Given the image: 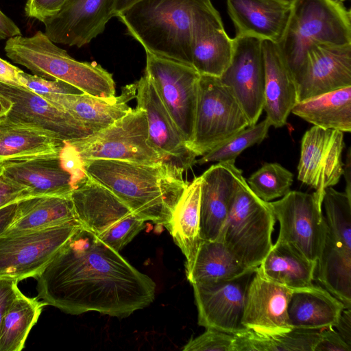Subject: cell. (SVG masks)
Listing matches in <instances>:
<instances>
[{
    "label": "cell",
    "mask_w": 351,
    "mask_h": 351,
    "mask_svg": "<svg viewBox=\"0 0 351 351\" xmlns=\"http://www.w3.org/2000/svg\"><path fill=\"white\" fill-rule=\"evenodd\" d=\"M265 66L263 110L271 126L278 128L287 123L298 102L294 77L274 43L262 42Z\"/></svg>",
    "instance_id": "484cf974"
},
{
    "label": "cell",
    "mask_w": 351,
    "mask_h": 351,
    "mask_svg": "<svg viewBox=\"0 0 351 351\" xmlns=\"http://www.w3.org/2000/svg\"><path fill=\"white\" fill-rule=\"evenodd\" d=\"M325 129L351 131V86L297 102L291 112Z\"/></svg>",
    "instance_id": "1f68e13d"
},
{
    "label": "cell",
    "mask_w": 351,
    "mask_h": 351,
    "mask_svg": "<svg viewBox=\"0 0 351 351\" xmlns=\"http://www.w3.org/2000/svg\"><path fill=\"white\" fill-rule=\"evenodd\" d=\"M331 1L335 3H337V4H343V2L346 1V0H330Z\"/></svg>",
    "instance_id": "11a10c76"
},
{
    "label": "cell",
    "mask_w": 351,
    "mask_h": 351,
    "mask_svg": "<svg viewBox=\"0 0 351 351\" xmlns=\"http://www.w3.org/2000/svg\"><path fill=\"white\" fill-rule=\"evenodd\" d=\"M140 0H116L114 4V17L118 13L132 5Z\"/></svg>",
    "instance_id": "f5cc1de1"
},
{
    "label": "cell",
    "mask_w": 351,
    "mask_h": 351,
    "mask_svg": "<svg viewBox=\"0 0 351 351\" xmlns=\"http://www.w3.org/2000/svg\"><path fill=\"white\" fill-rule=\"evenodd\" d=\"M83 161L86 174L111 191L134 215L166 228L189 184L183 177L185 169L170 161Z\"/></svg>",
    "instance_id": "7a4b0ae2"
},
{
    "label": "cell",
    "mask_w": 351,
    "mask_h": 351,
    "mask_svg": "<svg viewBox=\"0 0 351 351\" xmlns=\"http://www.w3.org/2000/svg\"><path fill=\"white\" fill-rule=\"evenodd\" d=\"M5 55L34 75L64 82L84 93L99 98L115 97L112 73L95 62L75 60L51 41L42 31L33 36H16L8 39Z\"/></svg>",
    "instance_id": "277c9868"
},
{
    "label": "cell",
    "mask_w": 351,
    "mask_h": 351,
    "mask_svg": "<svg viewBox=\"0 0 351 351\" xmlns=\"http://www.w3.org/2000/svg\"><path fill=\"white\" fill-rule=\"evenodd\" d=\"M248 126L231 89L219 77L201 75L189 149L196 156H202Z\"/></svg>",
    "instance_id": "52a82bcc"
},
{
    "label": "cell",
    "mask_w": 351,
    "mask_h": 351,
    "mask_svg": "<svg viewBox=\"0 0 351 351\" xmlns=\"http://www.w3.org/2000/svg\"><path fill=\"white\" fill-rule=\"evenodd\" d=\"M270 124L263 121L248 126L218 145L195 161L199 165L235 160L245 149L261 143L267 136Z\"/></svg>",
    "instance_id": "8d00e7d4"
},
{
    "label": "cell",
    "mask_w": 351,
    "mask_h": 351,
    "mask_svg": "<svg viewBox=\"0 0 351 351\" xmlns=\"http://www.w3.org/2000/svg\"><path fill=\"white\" fill-rule=\"evenodd\" d=\"M293 174L276 162L264 163L247 179V184L261 199L269 202L291 191Z\"/></svg>",
    "instance_id": "74e56055"
},
{
    "label": "cell",
    "mask_w": 351,
    "mask_h": 351,
    "mask_svg": "<svg viewBox=\"0 0 351 351\" xmlns=\"http://www.w3.org/2000/svg\"><path fill=\"white\" fill-rule=\"evenodd\" d=\"M316 265L289 245L276 241L256 269L266 278L294 291L314 285Z\"/></svg>",
    "instance_id": "f546056e"
},
{
    "label": "cell",
    "mask_w": 351,
    "mask_h": 351,
    "mask_svg": "<svg viewBox=\"0 0 351 351\" xmlns=\"http://www.w3.org/2000/svg\"><path fill=\"white\" fill-rule=\"evenodd\" d=\"M344 304L320 285L294 291L288 315L291 329L321 330L337 324Z\"/></svg>",
    "instance_id": "4316f807"
},
{
    "label": "cell",
    "mask_w": 351,
    "mask_h": 351,
    "mask_svg": "<svg viewBox=\"0 0 351 351\" xmlns=\"http://www.w3.org/2000/svg\"><path fill=\"white\" fill-rule=\"evenodd\" d=\"M70 197L77 221L97 237L133 213L111 191L87 174Z\"/></svg>",
    "instance_id": "cb8c5ba5"
},
{
    "label": "cell",
    "mask_w": 351,
    "mask_h": 351,
    "mask_svg": "<svg viewBox=\"0 0 351 351\" xmlns=\"http://www.w3.org/2000/svg\"><path fill=\"white\" fill-rule=\"evenodd\" d=\"M20 35L22 33L16 24L0 10V40H8Z\"/></svg>",
    "instance_id": "c3c4849f"
},
{
    "label": "cell",
    "mask_w": 351,
    "mask_h": 351,
    "mask_svg": "<svg viewBox=\"0 0 351 351\" xmlns=\"http://www.w3.org/2000/svg\"><path fill=\"white\" fill-rule=\"evenodd\" d=\"M136 82L122 88L119 96L99 98L86 93L40 95L67 112L92 133L101 130L130 112L128 103L136 97Z\"/></svg>",
    "instance_id": "603a6c76"
},
{
    "label": "cell",
    "mask_w": 351,
    "mask_h": 351,
    "mask_svg": "<svg viewBox=\"0 0 351 351\" xmlns=\"http://www.w3.org/2000/svg\"><path fill=\"white\" fill-rule=\"evenodd\" d=\"M200 176L189 182L167 227L186 258V272L192 267L202 242L199 235Z\"/></svg>",
    "instance_id": "4dcf8cb0"
},
{
    "label": "cell",
    "mask_w": 351,
    "mask_h": 351,
    "mask_svg": "<svg viewBox=\"0 0 351 351\" xmlns=\"http://www.w3.org/2000/svg\"><path fill=\"white\" fill-rule=\"evenodd\" d=\"M0 96L10 103L3 117L11 123L41 130L64 142L92 134L69 113L22 85L0 81Z\"/></svg>",
    "instance_id": "7c38bea8"
},
{
    "label": "cell",
    "mask_w": 351,
    "mask_h": 351,
    "mask_svg": "<svg viewBox=\"0 0 351 351\" xmlns=\"http://www.w3.org/2000/svg\"><path fill=\"white\" fill-rule=\"evenodd\" d=\"M60 155L62 165L64 169L71 173L75 187L86 176L84 161L77 149L69 142H65Z\"/></svg>",
    "instance_id": "b9f144b4"
},
{
    "label": "cell",
    "mask_w": 351,
    "mask_h": 351,
    "mask_svg": "<svg viewBox=\"0 0 351 351\" xmlns=\"http://www.w3.org/2000/svg\"><path fill=\"white\" fill-rule=\"evenodd\" d=\"M254 271L242 265L223 242L217 239L202 241L186 275L191 285L209 284L233 280Z\"/></svg>",
    "instance_id": "836d02e7"
},
{
    "label": "cell",
    "mask_w": 351,
    "mask_h": 351,
    "mask_svg": "<svg viewBox=\"0 0 351 351\" xmlns=\"http://www.w3.org/2000/svg\"><path fill=\"white\" fill-rule=\"evenodd\" d=\"M21 69L0 58V77L10 83L18 84L17 74Z\"/></svg>",
    "instance_id": "f907efd6"
},
{
    "label": "cell",
    "mask_w": 351,
    "mask_h": 351,
    "mask_svg": "<svg viewBox=\"0 0 351 351\" xmlns=\"http://www.w3.org/2000/svg\"><path fill=\"white\" fill-rule=\"evenodd\" d=\"M254 272L227 281L192 285L198 324L234 335L247 330L241 319L247 288Z\"/></svg>",
    "instance_id": "9a60e30c"
},
{
    "label": "cell",
    "mask_w": 351,
    "mask_h": 351,
    "mask_svg": "<svg viewBox=\"0 0 351 351\" xmlns=\"http://www.w3.org/2000/svg\"><path fill=\"white\" fill-rule=\"evenodd\" d=\"M320 330L292 329L275 335L250 330L234 335L233 351H313Z\"/></svg>",
    "instance_id": "d590c367"
},
{
    "label": "cell",
    "mask_w": 351,
    "mask_h": 351,
    "mask_svg": "<svg viewBox=\"0 0 351 351\" xmlns=\"http://www.w3.org/2000/svg\"><path fill=\"white\" fill-rule=\"evenodd\" d=\"M36 297L71 315L124 318L149 306L156 285L81 226L35 278Z\"/></svg>",
    "instance_id": "6da1fadb"
},
{
    "label": "cell",
    "mask_w": 351,
    "mask_h": 351,
    "mask_svg": "<svg viewBox=\"0 0 351 351\" xmlns=\"http://www.w3.org/2000/svg\"><path fill=\"white\" fill-rule=\"evenodd\" d=\"M145 222L132 213L96 237L110 248L119 252L144 229Z\"/></svg>",
    "instance_id": "f35d334b"
},
{
    "label": "cell",
    "mask_w": 351,
    "mask_h": 351,
    "mask_svg": "<svg viewBox=\"0 0 351 351\" xmlns=\"http://www.w3.org/2000/svg\"><path fill=\"white\" fill-rule=\"evenodd\" d=\"M233 50L234 38L227 34L216 9L195 23L191 33V63L201 75L219 77L229 65Z\"/></svg>",
    "instance_id": "d4e9b609"
},
{
    "label": "cell",
    "mask_w": 351,
    "mask_h": 351,
    "mask_svg": "<svg viewBox=\"0 0 351 351\" xmlns=\"http://www.w3.org/2000/svg\"><path fill=\"white\" fill-rule=\"evenodd\" d=\"M214 10L210 0H140L115 17L145 52L192 65L193 27Z\"/></svg>",
    "instance_id": "3957f363"
},
{
    "label": "cell",
    "mask_w": 351,
    "mask_h": 351,
    "mask_svg": "<svg viewBox=\"0 0 351 351\" xmlns=\"http://www.w3.org/2000/svg\"><path fill=\"white\" fill-rule=\"evenodd\" d=\"M0 81L4 82L1 77H0Z\"/></svg>",
    "instance_id": "9f6ffc18"
},
{
    "label": "cell",
    "mask_w": 351,
    "mask_h": 351,
    "mask_svg": "<svg viewBox=\"0 0 351 351\" xmlns=\"http://www.w3.org/2000/svg\"><path fill=\"white\" fill-rule=\"evenodd\" d=\"M17 81L33 92L38 94H80L81 90L60 80H47L36 75H31L21 70L17 74Z\"/></svg>",
    "instance_id": "60d3db41"
},
{
    "label": "cell",
    "mask_w": 351,
    "mask_h": 351,
    "mask_svg": "<svg viewBox=\"0 0 351 351\" xmlns=\"http://www.w3.org/2000/svg\"><path fill=\"white\" fill-rule=\"evenodd\" d=\"M242 171L235 160L219 162L200 176L199 235L217 240L228 217Z\"/></svg>",
    "instance_id": "ffe728a7"
},
{
    "label": "cell",
    "mask_w": 351,
    "mask_h": 351,
    "mask_svg": "<svg viewBox=\"0 0 351 351\" xmlns=\"http://www.w3.org/2000/svg\"><path fill=\"white\" fill-rule=\"evenodd\" d=\"M279 223L277 241L285 243L306 259L317 263L326 232L322 203L314 194L290 191L267 202Z\"/></svg>",
    "instance_id": "8fae6325"
},
{
    "label": "cell",
    "mask_w": 351,
    "mask_h": 351,
    "mask_svg": "<svg viewBox=\"0 0 351 351\" xmlns=\"http://www.w3.org/2000/svg\"><path fill=\"white\" fill-rule=\"evenodd\" d=\"M313 351H351L338 332L332 328L319 331V335Z\"/></svg>",
    "instance_id": "f6af8a7d"
},
{
    "label": "cell",
    "mask_w": 351,
    "mask_h": 351,
    "mask_svg": "<svg viewBox=\"0 0 351 351\" xmlns=\"http://www.w3.org/2000/svg\"><path fill=\"white\" fill-rule=\"evenodd\" d=\"M234 335L214 328L206 330L190 339L184 346V351H233Z\"/></svg>",
    "instance_id": "ab89813d"
},
{
    "label": "cell",
    "mask_w": 351,
    "mask_h": 351,
    "mask_svg": "<svg viewBox=\"0 0 351 351\" xmlns=\"http://www.w3.org/2000/svg\"><path fill=\"white\" fill-rule=\"evenodd\" d=\"M70 143L83 160L105 159L144 164L165 161L151 145L145 112L137 106L107 128Z\"/></svg>",
    "instance_id": "ba28073f"
},
{
    "label": "cell",
    "mask_w": 351,
    "mask_h": 351,
    "mask_svg": "<svg viewBox=\"0 0 351 351\" xmlns=\"http://www.w3.org/2000/svg\"><path fill=\"white\" fill-rule=\"evenodd\" d=\"M68 0H26L25 13L29 18L43 23L58 13Z\"/></svg>",
    "instance_id": "7bdbcfd3"
},
{
    "label": "cell",
    "mask_w": 351,
    "mask_h": 351,
    "mask_svg": "<svg viewBox=\"0 0 351 351\" xmlns=\"http://www.w3.org/2000/svg\"><path fill=\"white\" fill-rule=\"evenodd\" d=\"M10 103L0 96V117H4L10 108Z\"/></svg>",
    "instance_id": "db71d44e"
},
{
    "label": "cell",
    "mask_w": 351,
    "mask_h": 351,
    "mask_svg": "<svg viewBox=\"0 0 351 351\" xmlns=\"http://www.w3.org/2000/svg\"><path fill=\"white\" fill-rule=\"evenodd\" d=\"M343 132L336 130L313 125L302 138L298 179L315 189L313 194L322 203L325 189L343 175Z\"/></svg>",
    "instance_id": "5bb4252c"
},
{
    "label": "cell",
    "mask_w": 351,
    "mask_h": 351,
    "mask_svg": "<svg viewBox=\"0 0 351 351\" xmlns=\"http://www.w3.org/2000/svg\"><path fill=\"white\" fill-rule=\"evenodd\" d=\"M262 42L252 37L235 36L231 61L219 77L232 91L250 126L257 123L263 110L265 66Z\"/></svg>",
    "instance_id": "4fadbf2b"
},
{
    "label": "cell",
    "mask_w": 351,
    "mask_h": 351,
    "mask_svg": "<svg viewBox=\"0 0 351 351\" xmlns=\"http://www.w3.org/2000/svg\"><path fill=\"white\" fill-rule=\"evenodd\" d=\"M17 281L0 278V329L2 320L10 305L21 292Z\"/></svg>",
    "instance_id": "bcb514c9"
},
{
    "label": "cell",
    "mask_w": 351,
    "mask_h": 351,
    "mask_svg": "<svg viewBox=\"0 0 351 351\" xmlns=\"http://www.w3.org/2000/svg\"><path fill=\"white\" fill-rule=\"evenodd\" d=\"M137 107L145 114L149 141L160 157L186 169L197 157L187 147L182 134L160 99L149 76L136 81Z\"/></svg>",
    "instance_id": "ac0fdd59"
},
{
    "label": "cell",
    "mask_w": 351,
    "mask_h": 351,
    "mask_svg": "<svg viewBox=\"0 0 351 351\" xmlns=\"http://www.w3.org/2000/svg\"><path fill=\"white\" fill-rule=\"evenodd\" d=\"M17 202H14L0 208V234L3 233L14 220Z\"/></svg>",
    "instance_id": "681fc988"
},
{
    "label": "cell",
    "mask_w": 351,
    "mask_h": 351,
    "mask_svg": "<svg viewBox=\"0 0 351 351\" xmlns=\"http://www.w3.org/2000/svg\"><path fill=\"white\" fill-rule=\"evenodd\" d=\"M29 197L32 195L25 187L7 178L0 170V208Z\"/></svg>",
    "instance_id": "ee69618b"
},
{
    "label": "cell",
    "mask_w": 351,
    "mask_h": 351,
    "mask_svg": "<svg viewBox=\"0 0 351 351\" xmlns=\"http://www.w3.org/2000/svg\"><path fill=\"white\" fill-rule=\"evenodd\" d=\"M351 44V13L343 4L330 0H293L288 24L276 44L295 75L313 44Z\"/></svg>",
    "instance_id": "5b68a950"
},
{
    "label": "cell",
    "mask_w": 351,
    "mask_h": 351,
    "mask_svg": "<svg viewBox=\"0 0 351 351\" xmlns=\"http://www.w3.org/2000/svg\"><path fill=\"white\" fill-rule=\"evenodd\" d=\"M45 303L21 291L3 316L0 329V351H21L29 333L36 324Z\"/></svg>",
    "instance_id": "e575fe53"
},
{
    "label": "cell",
    "mask_w": 351,
    "mask_h": 351,
    "mask_svg": "<svg viewBox=\"0 0 351 351\" xmlns=\"http://www.w3.org/2000/svg\"><path fill=\"white\" fill-rule=\"evenodd\" d=\"M293 291L255 269L247 288L242 325L263 335L291 331L288 306Z\"/></svg>",
    "instance_id": "d6986e66"
},
{
    "label": "cell",
    "mask_w": 351,
    "mask_h": 351,
    "mask_svg": "<svg viewBox=\"0 0 351 351\" xmlns=\"http://www.w3.org/2000/svg\"><path fill=\"white\" fill-rule=\"evenodd\" d=\"M60 152L10 160L1 164L0 170L32 196H70L75 186Z\"/></svg>",
    "instance_id": "7402d4cb"
},
{
    "label": "cell",
    "mask_w": 351,
    "mask_h": 351,
    "mask_svg": "<svg viewBox=\"0 0 351 351\" xmlns=\"http://www.w3.org/2000/svg\"><path fill=\"white\" fill-rule=\"evenodd\" d=\"M288 1H293V0H288Z\"/></svg>",
    "instance_id": "6f0895ef"
},
{
    "label": "cell",
    "mask_w": 351,
    "mask_h": 351,
    "mask_svg": "<svg viewBox=\"0 0 351 351\" xmlns=\"http://www.w3.org/2000/svg\"><path fill=\"white\" fill-rule=\"evenodd\" d=\"M80 227L77 221L39 230L0 234V278H36Z\"/></svg>",
    "instance_id": "9c48e42d"
},
{
    "label": "cell",
    "mask_w": 351,
    "mask_h": 351,
    "mask_svg": "<svg viewBox=\"0 0 351 351\" xmlns=\"http://www.w3.org/2000/svg\"><path fill=\"white\" fill-rule=\"evenodd\" d=\"M276 219L267 202L250 189L242 174L217 239L245 267L255 270L263 261L272 242Z\"/></svg>",
    "instance_id": "8992f818"
},
{
    "label": "cell",
    "mask_w": 351,
    "mask_h": 351,
    "mask_svg": "<svg viewBox=\"0 0 351 351\" xmlns=\"http://www.w3.org/2000/svg\"><path fill=\"white\" fill-rule=\"evenodd\" d=\"M74 221L70 196H32L17 202L14 220L2 234L36 231Z\"/></svg>",
    "instance_id": "f1b7e54d"
},
{
    "label": "cell",
    "mask_w": 351,
    "mask_h": 351,
    "mask_svg": "<svg viewBox=\"0 0 351 351\" xmlns=\"http://www.w3.org/2000/svg\"><path fill=\"white\" fill-rule=\"evenodd\" d=\"M351 154H350V147L348 148L347 152V158L346 165L343 167V174L345 176L346 180V191L345 193L350 197H351V176H350V169H351Z\"/></svg>",
    "instance_id": "816d5d0a"
},
{
    "label": "cell",
    "mask_w": 351,
    "mask_h": 351,
    "mask_svg": "<svg viewBox=\"0 0 351 351\" xmlns=\"http://www.w3.org/2000/svg\"><path fill=\"white\" fill-rule=\"evenodd\" d=\"M315 280L346 308L351 307V243L331 235L326 227Z\"/></svg>",
    "instance_id": "83f0119b"
},
{
    "label": "cell",
    "mask_w": 351,
    "mask_h": 351,
    "mask_svg": "<svg viewBox=\"0 0 351 351\" xmlns=\"http://www.w3.org/2000/svg\"><path fill=\"white\" fill-rule=\"evenodd\" d=\"M146 53L149 76L189 149L201 75L189 64Z\"/></svg>",
    "instance_id": "30bf717a"
},
{
    "label": "cell",
    "mask_w": 351,
    "mask_h": 351,
    "mask_svg": "<svg viewBox=\"0 0 351 351\" xmlns=\"http://www.w3.org/2000/svg\"><path fill=\"white\" fill-rule=\"evenodd\" d=\"M298 102L351 86V44L315 43L295 75Z\"/></svg>",
    "instance_id": "2e32d148"
},
{
    "label": "cell",
    "mask_w": 351,
    "mask_h": 351,
    "mask_svg": "<svg viewBox=\"0 0 351 351\" xmlns=\"http://www.w3.org/2000/svg\"><path fill=\"white\" fill-rule=\"evenodd\" d=\"M345 342L351 346V309L344 308L334 326Z\"/></svg>",
    "instance_id": "7dc6e473"
},
{
    "label": "cell",
    "mask_w": 351,
    "mask_h": 351,
    "mask_svg": "<svg viewBox=\"0 0 351 351\" xmlns=\"http://www.w3.org/2000/svg\"><path fill=\"white\" fill-rule=\"evenodd\" d=\"M288 0H227L228 13L237 37H252L278 44L291 14Z\"/></svg>",
    "instance_id": "44dd1931"
},
{
    "label": "cell",
    "mask_w": 351,
    "mask_h": 351,
    "mask_svg": "<svg viewBox=\"0 0 351 351\" xmlns=\"http://www.w3.org/2000/svg\"><path fill=\"white\" fill-rule=\"evenodd\" d=\"M116 0H68L47 19L44 33L56 44L81 47L104 31L114 17Z\"/></svg>",
    "instance_id": "e0dca14e"
},
{
    "label": "cell",
    "mask_w": 351,
    "mask_h": 351,
    "mask_svg": "<svg viewBox=\"0 0 351 351\" xmlns=\"http://www.w3.org/2000/svg\"><path fill=\"white\" fill-rule=\"evenodd\" d=\"M64 144L45 132L0 117V165L13 160L57 154Z\"/></svg>",
    "instance_id": "d6a6232c"
}]
</instances>
